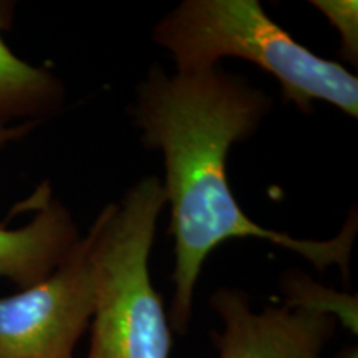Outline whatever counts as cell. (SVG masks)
Returning <instances> with one entry per match:
<instances>
[{
  "label": "cell",
  "mask_w": 358,
  "mask_h": 358,
  "mask_svg": "<svg viewBox=\"0 0 358 358\" xmlns=\"http://www.w3.org/2000/svg\"><path fill=\"white\" fill-rule=\"evenodd\" d=\"M38 124L0 122V146L24 140ZM30 204L37 209L32 221L19 229L0 227V279H8L20 289L47 279L82 239L73 216L53 198L48 182L40 186Z\"/></svg>",
  "instance_id": "6"
},
{
  "label": "cell",
  "mask_w": 358,
  "mask_h": 358,
  "mask_svg": "<svg viewBox=\"0 0 358 358\" xmlns=\"http://www.w3.org/2000/svg\"><path fill=\"white\" fill-rule=\"evenodd\" d=\"M290 303H297L313 310H319L329 315L338 313L340 319L348 329L357 334V301L350 295H340L332 290L320 287V285L308 282L301 284L297 275L294 277V282L287 285V299Z\"/></svg>",
  "instance_id": "8"
},
{
  "label": "cell",
  "mask_w": 358,
  "mask_h": 358,
  "mask_svg": "<svg viewBox=\"0 0 358 358\" xmlns=\"http://www.w3.org/2000/svg\"><path fill=\"white\" fill-rule=\"evenodd\" d=\"M312 6L324 13L337 29L342 43V55L357 65L358 3L355 0H312Z\"/></svg>",
  "instance_id": "9"
},
{
  "label": "cell",
  "mask_w": 358,
  "mask_h": 358,
  "mask_svg": "<svg viewBox=\"0 0 358 358\" xmlns=\"http://www.w3.org/2000/svg\"><path fill=\"white\" fill-rule=\"evenodd\" d=\"M13 3L0 0V122L42 123L64 103L65 90L50 70L17 57L2 32L10 29Z\"/></svg>",
  "instance_id": "7"
},
{
  "label": "cell",
  "mask_w": 358,
  "mask_h": 358,
  "mask_svg": "<svg viewBox=\"0 0 358 358\" xmlns=\"http://www.w3.org/2000/svg\"><path fill=\"white\" fill-rule=\"evenodd\" d=\"M272 100L243 77L222 69L166 75L155 66L138 87L133 116L143 143L164 161L163 191L171 206L174 297L171 327L185 334L206 259L229 239L254 237L301 254L319 271L330 266L348 277L357 217L329 241L297 239L267 229L245 214L227 182L231 146L256 133Z\"/></svg>",
  "instance_id": "1"
},
{
  "label": "cell",
  "mask_w": 358,
  "mask_h": 358,
  "mask_svg": "<svg viewBox=\"0 0 358 358\" xmlns=\"http://www.w3.org/2000/svg\"><path fill=\"white\" fill-rule=\"evenodd\" d=\"M95 310V277L82 237L32 287L0 297V358H75Z\"/></svg>",
  "instance_id": "4"
},
{
  "label": "cell",
  "mask_w": 358,
  "mask_h": 358,
  "mask_svg": "<svg viewBox=\"0 0 358 358\" xmlns=\"http://www.w3.org/2000/svg\"><path fill=\"white\" fill-rule=\"evenodd\" d=\"M340 358H358L357 348H355V347H353V348H347V350L343 352L342 355H340Z\"/></svg>",
  "instance_id": "10"
},
{
  "label": "cell",
  "mask_w": 358,
  "mask_h": 358,
  "mask_svg": "<svg viewBox=\"0 0 358 358\" xmlns=\"http://www.w3.org/2000/svg\"><path fill=\"white\" fill-rule=\"evenodd\" d=\"M211 306L224 320L213 334L219 358H322L335 330L334 315L287 301L256 313L236 289H219Z\"/></svg>",
  "instance_id": "5"
},
{
  "label": "cell",
  "mask_w": 358,
  "mask_h": 358,
  "mask_svg": "<svg viewBox=\"0 0 358 358\" xmlns=\"http://www.w3.org/2000/svg\"><path fill=\"white\" fill-rule=\"evenodd\" d=\"M164 206L161 179L143 178L85 236L95 277L87 358H169L171 327L148 266Z\"/></svg>",
  "instance_id": "3"
},
{
  "label": "cell",
  "mask_w": 358,
  "mask_h": 358,
  "mask_svg": "<svg viewBox=\"0 0 358 358\" xmlns=\"http://www.w3.org/2000/svg\"><path fill=\"white\" fill-rule=\"evenodd\" d=\"M153 38L171 52L179 73L243 58L274 75L284 100L303 113H310L313 101H327L358 116L355 75L295 42L257 0H185L155 27Z\"/></svg>",
  "instance_id": "2"
}]
</instances>
